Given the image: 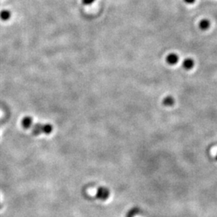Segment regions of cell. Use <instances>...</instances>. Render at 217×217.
<instances>
[{
  "label": "cell",
  "instance_id": "cell-5",
  "mask_svg": "<svg viewBox=\"0 0 217 217\" xmlns=\"http://www.w3.org/2000/svg\"><path fill=\"white\" fill-rule=\"evenodd\" d=\"M22 126L24 129H29L32 126V118L31 117H25L22 121Z\"/></svg>",
  "mask_w": 217,
  "mask_h": 217
},
{
  "label": "cell",
  "instance_id": "cell-7",
  "mask_svg": "<svg viewBox=\"0 0 217 217\" xmlns=\"http://www.w3.org/2000/svg\"><path fill=\"white\" fill-rule=\"evenodd\" d=\"M12 14H11L10 11L8 10H2L0 12V20L2 21H7L11 19Z\"/></svg>",
  "mask_w": 217,
  "mask_h": 217
},
{
  "label": "cell",
  "instance_id": "cell-6",
  "mask_svg": "<svg viewBox=\"0 0 217 217\" xmlns=\"http://www.w3.org/2000/svg\"><path fill=\"white\" fill-rule=\"evenodd\" d=\"M210 26H211V23H210L209 20H206V19L202 20L200 22V23H199V27H200V28L202 31H206V30H207L210 27Z\"/></svg>",
  "mask_w": 217,
  "mask_h": 217
},
{
  "label": "cell",
  "instance_id": "cell-9",
  "mask_svg": "<svg viewBox=\"0 0 217 217\" xmlns=\"http://www.w3.org/2000/svg\"><path fill=\"white\" fill-rule=\"evenodd\" d=\"M95 2V0H82L84 5H90Z\"/></svg>",
  "mask_w": 217,
  "mask_h": 217
},
{
  "label": "cell",
  "instance_id": "cell-4",
  "mask_svg": "<svg viewBox=\"0 0 217 217\" xmlns=\"http://www.w3.org/2000/svg\"><path fill=\"white\" fill-rule=\"evenodd\" d=\"M195 65L194 60H192V58H187L185 59L182 62V67L183 68H185L186 70H191Z\"/></svg>",
  "mask_w": 217,
  "mask_h": 217
},
{
  "label": "cell",
  "instance_id": "cell-8",
  "mask_svg": "<svg viewBox=\"0 0 217 217\" xmlns=\"http://www.w3.org/2000/svg\"><path fill=\"white\" fill-rule=\"evenodd\" d=\"M163 104L165 105V106L170 107L172 106L174 104V99L171 96H168V97H166L163 101Z\"/></svg>",
  "mask_w": 217,
  "mask_h": 217
},
{
  "label": "cell",
  "instance_id": "cell-2",
  "mask_svg": "<svg viewBox=\"0 0 217 217\" xmlns=\"http://www.w3.org/2000/svg\"><path fill=\"white\" fill-rule=\"evenodd\" d=\"M109 194H110V192H109L108 189H107L106 187H101L98 188L97 192V199L101 200H106L109 196Z\"/></svg>",
  "mask_w": 217,
  "mask_h": 217
},
{
  "label": "cell",
  "instance_id": "cell-1",
  "mask_svg": "<svg viewBox=\"0 0 217 217\" xmlns=\"http://www.w3.org/2000/svg\"><path fill=\"white\" fill-rule=\"evenodd\" d=\"M53 131V126L50 124H36L33 126L32 133L34 135H39L41 134H49Z\"/></svg>",
  "mask_w": 217,
  "mask_h": 217
},
{
  "label": "cell",
  "instance_id": "cell-10",
  "mask_svg": "<svg viewBox=\"0 0 217 217\" xmlns=\"http://www.w3.org/2000/svg\"><path fill=\"white\" fill-rule=\"evenodd\" d=\"M196 0H184V2L187 4H192L195 2Z\"/></svg>",
  "mask_w": 217,
  "mask_h": 217
},
{
  "label": "cell",
  "instance_id": "cell-3",
  "mask_svg": "<svg viewBox=\"0 0 217 217\" xmlns=\"http://www.w3.org/2000/svg\"><path fill=\"white\" fill-rule=\"evenodd\" d=\"M166 60H167V64H170V65H174V64H176L178 63V56L175 53H171L167 56Z\"/></svg>",
  "mask_w": 217,
  "mask_h": 217
}]
</instances>
